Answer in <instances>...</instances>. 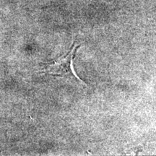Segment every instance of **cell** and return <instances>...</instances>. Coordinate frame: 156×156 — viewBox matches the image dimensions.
Listing matches in <instances>:
<instances>
[{"label": "cell", "instance_id": "obj_1", "mask_svg": "<svg viewBox=\"0 0 156 156\" xmlns=\"http://www.w3.org/2000/svg\"><path fill=\"white\" fill-rule=\"evenodd\" d=\"M80 46L76 42L72 45L69 51L63 56H61L55 60H52L48 63H44L42 66L41 73L48 74L54 76H70L74 77L77 80L81 82L83 84L85 83L80 80L76 74L73 67V59L75 57L77 48Z\"/></svg>", "mask_w": 156, "mask_h": 156}]
</instances>
